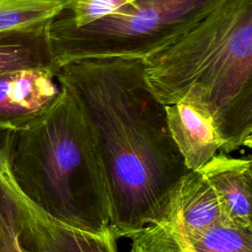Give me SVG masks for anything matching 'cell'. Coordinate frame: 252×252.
I'll return each instance as SVG.
<instances>
[{
  "instance_id": "cell-8",
  "label": "cell",
  "mask_w": 252,
  "mask_h": 252,
  "mask_svg": "<svg viewBox=\"0 0 252 252\" xmlns=\"http://www.w3.org/2000/svg\"><path fill=\"white\" fill-rule=\"evenodd\" d=\"M45 25L0 32V75L21 70H42L54 75L56 67Z\"/></svg>"
},
{
  "instance_id": "cell-5",
  "label": "cell",
  "mask_w": 252,
  "mask_h": 252,
  "mask_svg": "<svg viewBox=\"0 0 252 252\" xmlns=\"http://www.w3.org/2000/svg\"><path fill=\"white\" fill-rule=\"evenodd\" d=\"M54 78L42 70L0 75V126L16 129L44 111L60 92Z\"/></svg>"
},
{
  "instance_id": "cell-15",
  "label": "cell",
  "mask_w": 252,
  "mask_h": 252,
  "mask_svg": "<svg viewBox=\"0 0 252 252\" xmlns=\"http://www.w3.org/2000/svg\"><path fill=\"white\" fill-rule=\"evenodd\" d=\"M131 2H134V1H138V0H130Z\"/></svg>"
},
{
  "instance_id": "cell-11",
  "label": "cell",
  "mask_w": 252,
  "mask_h": 252,
  "mask_svg": "<svg viewBox=\"0 0 252 252\" xmlns=\"http://www.w3.org/2000/svg\"><path fill=\"white\" fill-rule=\"evenodd\" d=\"M64 7L45 0H0V32L45 25Z\"/></svg>"
},
{
  "instance_id": "cell-12",
  "label": "cell",
  "mask_w": 252,
  "mask_h": 252,
  "mask_svg": "<svg viewBox=\"0 0 252 252\" xmlns=\"http://www.w3.org/2000/svg\"><path fill=\"white\" fill-rule=\"evenodd\" d=\"M187 236L194 252H252V227L219 221L198 234Z\"/></svg>"
},
{
  "instance_id": "cell-4",
  "label": "cell",
  "mask_w": 252,
  "mask_h": 252,
  "mask_svg": "<svg viewBox=\"0 0 252 252\" xmlns=\"http://www.w3.org/2000/svg\"><path fill=\"white\" fill-rule=\"evenodd\" d=\"M223 1L138 0L83 27L56 15L47 26L56 70L83 59H143L177 39Z\"/></svg>"
},
{
  "instance_id": "cell-13",
  "label": "cell",
  "mask_w": 252,
  "mask_h": 252,
  "mask_svg": "<svg viewBox=\"0 0 252 252\" xmlns=\"http://www.w3.org/2000/svg\"><path fill=\"white\" fill-rule=\"evenodd\" d=\"M129 3L132 2L130 0H70L57 16L74 27H83L113 14Z\"/></svg>"
},
{
  "instance_id": "cell-7",
  "label": "cell",
  "mask_w": 252,
  "mask_h": 252,
  "mask_svg": "<svg viewBox=\"0 0 252 252\" xmlns=\"http://www.w3.org/2000/svg\"><path fill=\"white\" fill-rule=\"evenodd\" d=\"M169 133L190 170H199L218 152L221 140L208 112L187 102L164 105Z\"/></svg>"
},
{
  "instance_id": "cell-2",
  "label": "cell",
  "mask_w": 252,
  "mask_h": 252,
  "mask_svg": "<svg viewBox=\"0 0 252 252\" xmlns=\"http://www.w3.org/2000/svg\"><path fill=\"white\" fill-rule=\"evenodd\" d=\"M163 105L212 117L228 154L252 145V0H224L174 41L141 59Z\"/></svg>"
},
{
  "instance_id": "cell-10",
  "label": "cell",
  "mask_w": 252,
  "mask_h": 252,
  "mask_svg": "<svg viewBox=\"0 0 252 252\" xmlns=\"http://www.w3.org/2000/svg\"><path fill=\"white\" fill-rule=\"evenodd\" d=\"M130 239L131 252H194L180 221L177 199L167 217L146 225Z\"/></svg>"
},
{
  "instance_id": "cell-1",
  "label": "cell",
  "mask_w": 252,
  "mask_h": 252,
  "mask_svg": "<svg viewBox=\"0 0 252 252\" xmlns=\"http://www.w3.org/2000/svg\"><path fill=\"white\" fill-rule=\"evenodd\" d=\"M55 78L73 95L95 136L111 232L127 237L162 219L191 170L169 133L165 106L146 81L142 60L72 61Z\"/></svg>"
},
{
  "instance_id": "cell-6",
  "label": "cell",
  "mask_w": 252,
  "mask_h": 252,
  "mask_svg": "<svg viewBox=\"0 0 252 252\" xmlns=\"http://www.w3.org/2000/svg\"><path fill=\"white\" fill-rule=\"evenodd\" d=\"M199 171L214 189L221 212V221L252 227L251 158L217 154Z\"/></svg>"
},
{
  "instance_id": "cell-14",
  "label": "cell",
  "mask_w": 252,
  "mask_h": 252,
  "mask_svg": "<svg viewBox=\"0 0 252 252\" xmlns=\"http://www.w3.org/2000/svg\"><path fill=\"white\" fill-rule=\"evenodd\" d=\"M45 1H54V2H60L62 4H64L65 6L70 2V0H45Z\"/></svg>"
},
{
  "instance_id": "cell-9",
  "label": "cell",
  "mask_w": 252,
  "mask_h": 252,
  "mask_svg": "<svg viewBox=\"0 0 252 252\" xmlns=\"http://www.w3.org/2000/svg\"><path fill=\"white\" fill-rule=\"evenodd\" d=\"M177 207L180 221L188 235L198 234L221 221L218 197L199 170L189 171L182 179Z\"/></svg>"
},
{
  "instance_id": "cell-3",
  "label": "cell",
  "mask_w": 252,
  "mask_h": 252,
  "mask_svg": "<svg viewBox=\"0 0 252 252\" xmlns=\"http://www.w3.org/2000/svg\"><path fill=\"white\" fill-rule=\"evenodd\" d=\"M59 87V94L44 111L11 130V177L20 193L50 218L83 231L111 233L95 136L73 95Z\"/></svg>"
}]
</instances>
